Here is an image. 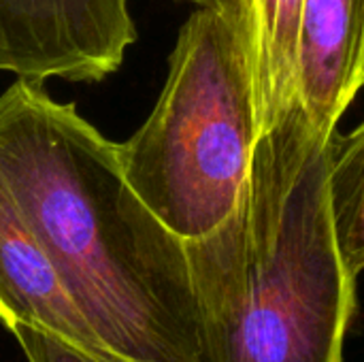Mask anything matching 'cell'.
Segmentation results:
<instances>
[{"label": "cell", "instance_id": "10", "mask_svg": "<svg viewBox=\"0 0 364 362\" xmlns=\"http://www.w3.org/2000/svg\"><path fill=\"white\" fill-rule=\"evenodd\" d=\"M183 2H194L198 6H211V9H220L228 15H232L239 23V0H183Z\"/></svg>", "mask_w": 364, "mask_h": 362}, {"label": "cell", "instance_id": "6", "mask_svg": "<svg viewBox=\"0 0 364 362\" xmlns=\"http://www.w3.org/2000/svg\"><path fill=\"white\" fill-rule=\"evenodd\" d=\"M0 322L32 324L83 348L105 350L66 292L34 230L0 179Z\"/></svg>", "mask_w": 364, "mask_h": 362}, {"label": "cell", "instance_id": "11", "mask_svg": "<svg viewBox=\"0 0 364 362\" xmlns=\"http://www.w3.org/2000/svg\"><path fill=\"white\" fill-rule=\"evenodd\" d=\"M360 85L364 87V55H363V75H360Z\"/></svg>", "mask_w": 364, "mask_h": 362}, {"label": "cell", "instance_id": "5", "mask_svg": "<svg viewBox=\"0 0 364 362\" xmlns=\"http://www.w3.org/2000/svg\"><path fill=\"white\" fill-rule=\"evenodd\" d=\"M364 55V0H303L296 94L326 137L354 100Z\"/></svg>", "mask_w": 364, "mask_h": 362}, {"label": "cell", "instance_id": "1", "mask_svg": "<svg viewBox=\"0 0 364 362\" xmlns=\"http://www.w3.org/2000/svg\"><path fill=\"white\" fill-rule=\"evenodd\" d=\"M0 179L105 350L198 362L186 241L136 196L117 143L75 102L30 79L0 94Z\"/></svg>", "mask_w": 364, "mask_h": 362}, {"label": "cell", "instance_id": "7", "mask_svg": "<svg viewBox=\"0 0 364 362\" xmlns=\"http://www.w3.org/2000/svg\"><path fill=\"white\" fill-rule=\"evenodd\" d=\"M303 0H239V34L252 77L258 132L279 122L296 94Z\"/></svg>", "mask_w": 364, "mask_h": 362}, {"label": "cell", "instance_id": "9", "mask_svg": "<svg viewBox=\"0 0 364 362\" xmlns=\"http://www.w3.org/2000/svg\"><path fill=\"white\" fill-rule=\"evenodd\" d=\"M9 331L15 335L28 362H130L109 350L83 348L32 324H15Z\"/></svg>", "mask_w": 364, "mask_h": 362}, {"label": "cell", "instance_id": "2", "mask_svg": "<svg viewBox=\"0 0 364 362\" xmlns=\"http://www.w3.org/2000/svg\"><path fill=\"white\" fill-rule=\"evenodd\" d=\"M331 139L296 98L258 137L235 211L186 241L198 362H343L356 277L333 224Z\"/></svg>", "mask_w": 364, "mask_h": 362}, {"label": "cell", "instance_id": "4", "mask_svg": "<svg viewBox=\"0 0 364 362\" xmlns=\"http://www.w3.org/2000/svg\"><path fill=\"white\" fill-rule=\"evenodd\" d=\"M136 41L128 0H0V73L98 83Z\"/></svg>", "mask_w": 364, "mask_h": 362}, {"label": "cell", "instance_id": "8", "mask_svg": "<svg viewBox=\"0 0 364 362\" xmlns=\"http://www.w3.org/2000/svg\"><path fill=\"white\" fill-rule=\"evenodd\" d=\"M328 194L339 252L348 271H364V119L348 134L331 139Z\"/></svg>", "mask_w": 364, "mask_h": 362}, {"label": "cell", "instance_id": "3", "mask_svg": "<svg viewBox=\"0 0 364 362\" xmlns=\"http://www.w3.org/2000/svg\"><path fill=\"white\" fill-rule=\"evenodd\" d=\"M258 137L239 23L198 6L179 30L154 111L117 143L124 175L164 226L192 241L235 211Z\"/></svg>", "mask_w": 364, "mask_h": 362}]
</instances>
